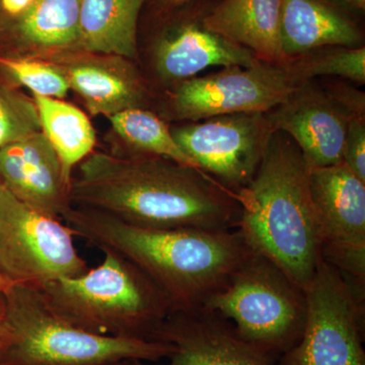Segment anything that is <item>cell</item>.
I'll return each mask as SVG.
<instances>
[{"label":"cell","mask_w":365,"mask_h":365,"mask_svg":"<svg viewBox=\"0 0 365 365\" xmlns=\"http://www.w3.org/2000/svg\"><path fill=\"white\" fill-rule=\"evenodd\" d=\"M72 205L151 230H235L241 206L202 170L150 155L91 153L78 165Z\"/></svg>","instance_id":"1"},{"label":"cell","mask_w":365,"mask_h":365,"mask_svg":"<svg viewBox=\"0 0 365 365\" xmlns=\"http://www.w3.org/2000/svg\"><path fill=\"white\" fill-rule=\"evenodd\" d=\"M61 220L73 235L143 271L169 299L173 312L203 307L253 252L237 228L151 230L76 205Z\"/></svg>","instance_id":"2"},{"label":"cell","mask_w":365,"mask_h":365,"mask_svg":"<svg viewBox=\"0 0 365 365\" xmlns=\"http://www.w3.org/2000/svg\"><path fill=\"white\" fill-rule=\"evenodd\" d=\"M235 196L241 206L237 228L249 248L306 290L323 258L309 169L299 146L274 131L253 180Z\"/></svg>","instance_id":"3"},{"label":"cell","mask_w":365,"mask_h":365,"mask_svg":"<svg viewBox=\"0 0 365 365\" xmlns=\"http://www.w3.org/2000/svg\"><path fill=\"white\" fill-rule=\"evenodd\" d=\"M0 365H114L168 359L163 341L96 335L60 318L39 287L13 283L1 294Z\"/></svg>","instance_id":"4"},{"label":"cell","mask_w":365,"mask_h":365,"mask_svg":"<svg viewBox=\"0 0 365 365\" xmlns=\"http://www.w3.org/2000/svg\"><path fill=\"white\" fill-rule=\"evenodd\" d=\"M103 254L102 263L81 275L38 285L46 302L60 318L86 332L151 340L173 312L169 299L130 262Z\"/></svg>","instance_id":"5"},{"label":"cell","mask_w":365,"mask_h":365,"mask_svg":"<svg viewBox=\"0 0 365 365\" xmlns=\"http://www.w3.org/2000/svg\"><path fill=\"white\" fill-rule=\"evenodd\" d=\"M203 307L228 319L242 339L277 360L299 342L306 324L304 290L255 252Z\"/></svg>","instance_id":"6"},{"label":"cell","mask_w":365,"mask_h":365,"mask_svg":"<svg viewBox=\"0 0 365 365\" xmlns=\"http://www.w3.org/2000/svg\"><path fill=\"white\" fill-rule=\"evenodd\" d=\"M364 287L322 259L304 290L302 338L276 365H365Z\"/></svg>","instance_id":"7"},{"label":"cell","mask_w":365,"mask_h":365,"mask_svg":"<svg viewBox=\"0 0 365 365\" xmlns=\"http://www.w3.org/2000/svg\"><path fill=\"white\" fill-rule=\"evenodd\" d=\"M299 85L287 66L258 61L248 67H222L168 88L160 118L197 122L237 113H267Z\"/></svg>","instance_id":"8"},{"label":"cell","mask_w":365,"mask_h":365,"mask_svg":"<svg viewBox=\"0 0 365 365\" xmlns=\"http://www.w3.org/2000/svg\"><path fill=\"white\" fill-rule=\"evenodd\" d=\"M215 1L193 0L165 13H141L151 69L168 88L210 67H248L260 61L253 52L205 26L204 19Z\"/></svg>","instance_id":"9"},{"label":"cell","mask_w":365,"mask_h":365,"mask_svg":"<svg viewBox=\"0 0 365 365\" xmlns=\"http://www.w3.org/2000/svg\"><path fill=\"white\" fill-rule=\"evenodd\" d=\"M88 270L71 228L0 190V274L7 281L41 285Z\"/></svg>","instance_id":"10"},{"label":"cell","mask_w":365,"mask_h":365,"mask_svg":"<svg viewBox=\"0 0 365 365\" xmlns=\"http://www.w3.org/2000/svg\"><path fill=\"white\" fill-rule=\"evenodd\" d=\"M170 131L199 170L235 195L253 180L275 130L266 113H237Z\"/></svg>","instance_id":"11"},{"label":"cell","mask_w":365,"mask_h":365,"mask_svg":"<svg viewBox=\"0 0 365 365\" xmlns=\"http://www.w3.org/2000/svg\"><path fill=\"white\" fill-rule=\"evenodd\" d=\"M323 260L365 287V182L344 163L309 170Z\"/></svg>","instance_id":"12"},{"label":"cell","mask_w":365,"mask_h":365,"mask_svg":"<svg viewBox=\"0 0 365 365\" xmlns=\"http://www.w3.org/2000/svg\"><path fill=\"white\" fill-rule=\"evenodd\" d=\"M266 114L274 130L287 134L299 146L307 169L342 163L348 123L354 117L317 79L299 83Z\"/></svg>","instance_id":"13"},{"label":"cell","mask_w":365,"mask_h":365,"mask_svg":"<svg viewBox=\"0 0 365 365\" xmlns=\"http://www.w3.org/2000/svg\"><path fill=\"white\" fill-rule=\"evenodd\" d=\"M151 340L163 341L174 347L167 364L158 365L277 364V359L242 339L228 319L204 307L173 312Z\"/></svg>","instance_id":"14"},{"label":"cell","mask_w":365,"mask_h":365,"mask_svg":"<svg viewBox=\"0 0 365 365\" xmlns=\"http://www.w3.org/2000/svg\"><path fill=\"white\" fill-rule=\"evenodd\" d=\"M63 72L69 88L83 98L91 115L111 117L134 108L148 109L153 95L130 59L85 50L46 55Z\"/></svg>","instance_id":"15"},{"label":"cell","mask_w":365,"mask_h":365,"mask_svg":"<svg viewBox=\"0 0 365 365\" xmlns=\"http://www.w3.org/2000/svg\"><path fill=\"white\" fill-rule=\"evenodd\" d=\"M0 180L16 198L49 217L61 220L72 205L71 182L42 131L0 150Z\"/></svg>","instance_id":"16"},{"label":"cell","mask_w":365,"mask_h":365,"mask_svg":"<svg viewBox=\"0 0 365 365\" xmlns=\"http://www.w3.org/2000/svg\"><path fill=\"white\" fill-rule=\"evenodd\" d=\"M81 0H35L11 20L0 21V57L79 49Z\"/></svg>","instance_id":"17"},{"label":"cell","mask_w":365,"mask_h":365,"mask_svg":"<svg viewBox=\"0 0 365 365\" xmlns=\"http://www.w3.org/2000/svg\"><path fill=\"white\" fill-rule=\"evenodd\" d=\"M281 42L290 61L327 46L361 47L364 32L333 0H281Z\"/></svg>","instance_id":"18"},{"label":"cell","mask_w":365,"mask_h":365,"mask_svg":"<svg viewBox=\"0 0 365 365\" xmlns=\"http://www.w3.org/2000/svg\"><path fill=\"white\" fill-rule=\"evenodd\" d=\"M204 23L260 61L278 66L289 62L281 42V0H216Z\"/></svg>","instance_id":"19"},{"label":"cell","mask_w":365,"mask_h":365,"mask_svg":"<svg viewBox=\"0 0 365 365\" xmlns=\"http://www.w3.org/2000/svg\"><path fill=\"white\" fill-rule=\"evenodd\" d=\"M146 0H81L79 50L138 57V25Z\"/></svg>","instance_id":"20"},{"label":"cell","mask_w":365,"mask_h":365,"mask_svg":"<svg viewBox=\"0 0 365 365\" xmlns=\"http://www.w3.org/2000/svg\"><path fill=\"white\" fill-rule=\"evenodd\" d=\"M39 113L41 130L61 162L67 181L74 168L93 153L96 133L88 116L76 106L59 98L34 96Z\"/></svg>","instance_id":"21"},{"label":"cell","mask_w":365,"mask_h":365,"mask_svg":"<svg viewBox=\"0 0 365 365\" xmlns=\"http://www.w3.org/2000/svg\"><path fill=\"white\" fill-rule=\"evenodd\" d=\"M109 119L114 131L130 148L131 153L127 155H158L198 169L180 148L169 125L150 110L134 108L113 115Z\"/></svg>","instance_id":"22"},{"label":"cell","mask_w":365,"mask_h":365,"mask_svg":"<svg viewBox=\"0 0 365 365\" xmlns=\"http://www.w3.org/2000/svg\"><path fill=\"white\" fill-rule=\"evenodd\" d=\"M299 83L330 78L364 85L365 47L327 46L300 55L287 63Z\"/></svg>","instance_id":"23"},{"label":"cell","mask_w":365,"mask_h":365,"mask_svg":"<svg viewBox=\"0 0 365 365\" xmlns=\"http://www.w3.org/2000/svg\"><path fill=\"white\" fill-rule=\"evenodd\" d=\"M40 131L35 101L0 71V150Z\"/></svg>","instance_id":"24"},{"label":"cell","mask_w":365,"mask_h":365,"mask_svg":"<svg viewBox=\"0 0 365 365\" xmlns=\"http://www.w3.org/2000/svg\"><path fill=\"white\" fill-rule=\"evenodd\" d=\"M0 71L14 85L26 86L38 97L61 100L71 90L63 72L47 60L0 57Z\"/></svg>","instance_id":"25"},{"label":"cell","mask_w":365,"mask_h":365,"mask_svg":"<svg viewBox=\"0 0 365 365\" xmlns=\"http://www.w3.org/2000/svg\"><path fill=\"white\" fill-rule=\"evenodd\" d=\"M342 163L365 182V117H354L349 120Z\"/></svg>","instance_id":"26"},{"label":"cell","mask_w":365,"mask_h":365,"mask_svg":"<svg viewBox=\"0 0 365 365\" xmlns=\"http://www.w3.org/2000/svg\"><path fill=\"white\" fill-rule=\"evenodd\" d=\"M35 0H0V21L11 20L25 13Z\"/></svg>","instance_id":"27"},{"label":"cell","mask_w":365,"mask_h":365,"mask_svg":"<svg viewBox=\"0 0 365 365\" xmlns=\"http://www.w3.org/2000/svg\"><path fill=\"white\" fill-rule=\"evenodd\" d=\"M193 0H146L143 14H162L185 6Z\"/></svg>","instance_id":"28"},{"label":"cell","mask_w":365,"mask_h":365,"mask_svg":"<svg viewBox=\"0 0 365 365\" xmlns=\"http://www.w3.org/2000/svg\"><path fill=\"white\" fill-rule=\"evenodd\" d=\"M333 1L359 11H364L365 9V0H333Z\"/></svg>","instance_id":"29"},{"label":"cell","mask_w":365,"mask_h":365,"mask_svg":"<svg viewBox=\"0 0 365 365\" xmlns=\"http://www.w3.org/2000/svg\"><path fill=\"white\" fill-rule=\"evenodd\" d=\"M11 284V283L9 282V281H7L6 278L0 274V295L4 294V292H6V288Z\"/></svg>","instance_id":"30"},{"label":"cell","mask_w":365,"mask_h":365,"mask_svg":"<svg viewBox=\"0 0 365 365\" xmlns=\"http://www.w3.org/2000/svg\"><path fill=\"white\" fill-rule=\"evenodd\" d=\"M126 365H143L140 361H128Z\"/></svg>","instance_id":"31"},{"label":"cell","mask_w":365,"mask_h":365,"mask_svg":"<svg viewBox=\"0 0 365 365\" xmlns=\"http://www.w3.org/2000/svg\"><path fill=\"white\" fill-rule=\"evenodd\" d=\"M127 362H128V361L121 362V364H114V365H126Z\"/></svg>","instance_id":"32"},{"label":"cell","mask_w":365,"mask_h":365,"mask_svg":"<svg viewBox=\"0 0 365 365\" xmlns=\"http://www.w3.org/2000/svg\"><path fill=\"white\" fill-rule=\"evenodd\" d=\"M2 188V182H1V180H0V190H1Z\"/></svg>","instance_id":"33"}]
</instances>
